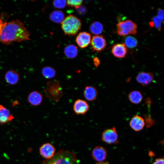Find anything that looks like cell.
<instances>
[{
	"label": "cell",
	"mask_w": 164,
	"mask_h": 164,
	"mask_svg": "<svg viewBox=\"0 0 164 164\" xmlns=\"http://www.w3.org/2000/svg\"><path fill=\"white\" fill-rule=\"evenodd\" d=\"M30 33L24 23L19 20L4 21L0 17V42L9 45L13 42L30 40Z\"/></svg>",
	"instance_id": "1"
},
{
	"label": "cell",
	"mask_w": 164,
	"mask_h": 164,
	"mask_svg": "<svg viewBox=\"0 0 164 164\" xmlns=\"http://www.w3.org/2000/svg\"><path fill=\"white\" fill-rule=\"evenodd\" d=\"M61 23V28L64 34L70 36L76 34L81 26V20L72 15L67 16Z\"/></svg>",
	"instance_id": "2"
},
{
	"label": "cell",
	"mask_w": 164,
	"mask_h": 164,
	"mask_svg": "<svg viewBox=\"0 0 164 164\" xmlns=\"http://www.w3.org/2000/svg\"><path fill=\"white\" fill-rule=\"evenodd\" d=\"M74 154L68 151H59L51 159L44 161L42 164H77Z\"/></svg>",
	"instance_id": "3"
},
{
	"label": "cell",
	"mask_w": 164,
	"mask_h": 164,
	"mask_svg": "<svg viewBox=\"0 0 164 164\" xmlns=\"http://www.w3.org/2000/svg\"><path fill=\"white\" fill-rule=\"evenodd\" d=\"M43 91L46 97L56 102L59 101L63 95L62 87L56 79L48 81Z\"/></svg>",
	"instance_id": "4"
},
{
	"label": "cell",
	"mask_w": 164,
	"mask_h": 164,
	"mask_svg": "<svg viewBox=\"0 0 164 164\" xmlns=\"http://www.w3.org/2000/svg\"><path fill=\"white\" fill-rule=\"evenodd\" d=\"M117 32L121 36L136 34L137 26L134 22L127 20L119 22L117 25Z\"/></svg>",
	"instance_id": "5"
},
{
	"label": "cell",
	"mask_w": 164,
	"mask_h": 164,
	"mask_svg": "<svg viewBox=\"0 0 164 164\" xmlns=\"http://www.w3.org/2000/svg\"><path fill=\"white\" fill-rule=\"evenodd\" d=\"M103 141L108 144H116L118 142V135L116 128L113 127L105 130L102 135Z\"/></svg>",
	"instance_id": "6"
},
{
	"label": "cell",
	"mask_w": 164,
	"mask_h": 164,
	"mask_svg": "<svg viewBox=\"0 0 164 164\" xmlns=\"http://www.w3.org/2000/svg\"><path fill=\"white\" fill-rule=\"evenodd\" d=\"M91 41L92 50L97 53L103 50L106 46V40L102 36H93Z\"/></svg>",
	"instance_id": "7"
},
{
	"label": "cell",
	"mask_w": 164,
	"mask_h": 164,
	"mask_svg": "<svg viewBox=\"0 0 164 164\" xmlns=\"http://www.w3.org/2000/svg\"><path fill=\"white\" fill-rule=\"evenodd\" d=\"M91 34L86 32H80L77 35L76 39L77 45L81 48L87 47L91 41Z\"/></svg>",
	"instance_id": "8"
},
{
	"label": "cell",
	"mask_w": 164,
	"mask_h": 164,
	"mask_svg": "<svg viewBox=\"0 0 164 164\" xmlns=\"http://www.w3.org/2000/svg\"><path fill=\"white\" fill-rule=\"evenodd\" d=\"M89 106L88 103L85 100L78 99L74 102L73 109L77 115L84 114L88 111Z\"/></svg>",
	"instance_id": "9"
},
{
	"label": "cell",
	"mask_w": 164,
	"mask_h": 164,
	"mask_svg": "<svg viewBox=\"0 0 164 164\" xmlns=\"http://www.w3.org/2000/svg\"><path fill=\"white\" fill-rule=\"evenodd\" d=\"M55 148L50 143L44 144L39 148L40 154L43 157L47 159L52 158L55 155Z\"/></svg>",
	"instance_id": "10"
},
{
	"label": "cell",
	"mask_w": 164,
	"mask_h": 164,
	"mask_svg": "<svg viewBox=\"0 0 164 164\" xmlns=\"http://www.w3.org/2000/svg\"><path fill=\"white\" fill-rule=\"evenodd\" d=\"M154 78V75L152 73L141 72L137 75L136 79L142 86H145L152 83Z\"/></svg>",
	"instance_id": "11"
},
{
	"label": "cell",
	"mask_w": 164,
	"mask_h": 164,
	"mask_svg": "<svg viewBox=\"0 0 164 164\" xmlns=\"http://www.w3.org/2000/svg\"><path fill=\"white\" fill-rule=\"evenodd\" d=\"M14 116L9 109L3 105H0V124H4L11 121Z\"/></svg>",
	"instance_id": "12"
},
{
	"label": "cell",
	"mask_w": 164,
	"mask_h": 164,
	"mask_svg": "<svg viewBox=\"0 0 164 164\" xmlns=\"http://www.w3.org/2000/svg\"><path fill=\"white\" fill-rule=\"evenodd\" d=\"M131 127L135 131H139L142 130L145 125L144 119L138 115H135L133 117L129 123Z\"/></svg>",
	"instance_id": "13"
},
{
	"label": "cell",
	"mask_w": 164,
	"mask_h": 164,
	"mask_svg": "<svg viewBox=\"0 0 164 164\" xmlns=\"http://www.w3.org/2000/svg\"><path fill=\"white\" fill-rule=\"evenodd\" d=\"M111 52L115 57L125 58L127 53V49L124 43H118L114 45L111 49Z\"/></svg>",
	"instance_id": "14"
},
{
	"label": "cell",
	"mask_w": 164,
	"mask_h": 164,
	"mask_svg": "<svg viewBox=\"0 0 164 164\" xmlns=\"http://www.w3.org/2000/svg\"><path fill=\"white\" fill-rule=\"evenodd\" d=\"M92 156L96 161L99 162H103L106 159L107 152L106 149L101 146L96 147L92 152Z\"/></svg>",
	"instance_id": "15"
},
{
	"label": "cell",
	"mask_w": 164,
	"mask_h": 164,
	"mask_svg": "<svg viewBox=\"0 0 164 164\" xmlns=\"http://www.w3.org/2000/svg\"><path fill=\"white\" fill-rule=\"evenodd\" d=\"M43 97L41 94L38 91H33L29 94L27 100L29 103L33 106H38L42 102Z\"/></svg>",
	"instance_id": "16"
},
{
	"label": "cell",
	"mask_w": 164,
	"mask_h": 164,
	"mask_svg": "<svg viewBox=\"0 0 164 164\" xmlns=\"http://www.w3.org/2000/svg\"><path fill=\"white\" fill-rule=\"evenodd\" d=\"M4 77L5 81L8 84L11 85H15L18 82L20 76L16 71L10 70L5 73Z\"/></svg>",
	"instance_id": "17"
},
{
	"label": "cell",
	"mask_w": 164,
	"mask_h": 164,
	"mask_svg": "<svg viewBox=\"0 0 164 164\" xmlns=\"http://www.w3.org/2000/svg\"><path fill=\"white\" fill-rule=\"evenodd\" d=\"M97 95V92L94 87L88 86L85 87L84 91V95L88 101H94L96 99Z\"/></svg>",
	"instance_id": "18"
},
{
	"label": "cell",
	"mask_w": 164,
	"mask_h": 164,
	"mask_svg": "<svg viewBox=\"0 0 164 164\" xmlns=\"http://www.w3.org/2000/svg\"><path fill=\"white\" fill-rule=\"evenodd\" d=\"M128 98L130 101L135 104L140 103L143 99L142 93L139 91L135 90L130 92L128 95Z\"/></svg>",
	"instance_id": "19"
},
{
	"label": "cell",
	"mask_w": 164,
	"mask_h": 164,
	"mask_svg": "<svg viewBox=\"0 0 164 164\" xmlns=\"http://www.w3.org/2000/svg\"><path fill=\"white\" fill-rule=\"evenodd\" d=\"M77 47L73 44H69L64 49V53L65 56L69 58H75L78 54Z\"/></svg>",
	"instance_id": "20"
},
{
	"label": "cell",
	"mask_w": 164,
	"mask_h": 164,
	"mask_svg": "<svg viewBox=\"0 0 164 164\" xmlns=\"http://www.w3.org/2000/svg\"><path fill=\"white\" fill-rule=\"evenodd\" d=\"M49 17L52 22L58 23H61L64 19L63 13L58 10L53 11L50 13Z\"/></svg>",
	"instance_id": "21"
},
{
	"label": "cell",
	"mask_w": 164,
	"mask_h": 164,
	"mask_svg": "<svg viewBox=\"0 0 164 164\" xmlns=\"http://www.w3.org/2000/svg\"><path fill=\"white\" fill-rule=\"evenodd\" d=\"M90 30L92 34L95 36L98 35L103 32V26L102 24L100 22H94L91 25Z\"/></svg>",
	"instance_id": "22"
},
{
	"label": "cell",
	"mask_w": 164,
	"mask_h": 164,
	"mask_svg": "<svg viewBox=\"0 0 164 164\" xmlns=\"http://www.w3.org/2000/svg\"><path fill=\"white\" fill-rule=\"evenodd\" d=\"M41 73L43 76L47 79H51L53 78L56 74L54 69L50 66L43 67L42 69Z\"/></svg>",
	"instance_id": "23"
},
{
	"label": "cell",
	"mask_w": 164,
	"mask_h": 164,
	"mask_svg": "<svg viewBox=\"0 0 164 164\" xmlns=\"http://www.w3.org/2000/svg\"><path fill=\"white\" fill-rule=\"evenodd\" d=\"M125 41V46L130 49L135 48L138 44L137 39L134 37L131 36L126 37Z\"/></svg>",
	"instance_id": "24"
},
{
	"label": "cell",
	"mask_w": 164,
	"mask_h": 164,
	"mask_svg": "<svg viewBox=\"0 0 164 164\" xmlns=\"http://www.w3.org/2000/svg\"><path fill=\"white\" fill-rule=\"evenodd\" d=\"M152 22L150 24L152 26H154L159 31L161 30V23L162 22L156 16L153 17L152 18Z\"/></svg>",
	"instance_id": "25"
},
{
	"label": "cell",
	"mask_w": 164,
	"mask_h": 164,
	"mask_svg": "<svg viewBox=\"0 0 164 164\" xmlns=\"http://www.w3.org/2000/svg\"><path fill=\"white\" fill-rule=\"evenodd\" d=\"M66 0H54L53 2L54 6L58 9H63L65 7L66 4Z\"/></svg>",
	"instance_id": "26"
},
{
	"label": "cell",
	"mask_w": 164,
	"mask_h": 164,
	"mask_svg": "<svg viewBox=\"0 0 164 164\" xmlns=\"http://www.w3.org/2000/svg\"><path fill=\"white\" fill-rule=\"evenodd\" d=\"M83 0H67V3L69 7H74L77 8L80 6Z\"/></svg>",
	"instance_id": "27"
},
{
	"label": "cell",
	"mask_w": 164,
	"mask_h": 164,
	"mask_svg": "<svg viewBox=\"0 0 164 164\" xmlns=\"http://www.w3.org/2000/svg\"><path fill=\"white\" fill-rule=\"evenodd\" d=\"M156 16L158 19L162 22L164 19L163 10L161 9H159L158 11V15Z\"/></svg>",
	"instance_id": "28"
},
{
	"label": "cell",
	"mask_w": 164,
	"mask_h": 164,
	"mask_svg": "<svg viewBox=\"0 0 164 164\" xmlns=\"http://www.w3.org/2000/svg\"><path fill=\"white\" fill-rule=\"evenodd\" d=\"M76 9L78 12L81 15H83L85 14L86 11L85 7L83 6H80L76 8Z\"/></svg>",
	"instance_id": "29"
},
{
	"label": "cell",
	"mask_w": 164,
	"mask_h": 164,
	"mask_svg": "<svg viewBox=\"0 0 164 164\" xmlns=\"http://www.w3.org/2000/svg\"><path fill=\"white\" fill-rule=\"evenodd\" d=\"M146 122L147 126L152 125L154 122V121L150 116H149L146 118Z\"/></svg>",
	"instance_id": "30"
},
{
	"label": "cell",
	"mask_w": 164,
	"mask_h": 164,
	"mask_svg": "<svg viewBox=\"0 0 164 164\" xmlns=\"http://www.w3.org/2000/svg\"><path fill=\"white\" fill-rule=\"evenodd\" d=\"M152 164H164L163 158H159L156 159Z\"/></svg>",
	"instance_id": "31"
},
{
	"label": "cell",
	"mask_w": 164,
	"mask_h": 164,
	"mask_svg": "<svg viewBox=\"0 0 164 164\" xmlns=\"http://www.w3.org/2000/svg\"><path fill=\"white\" fill-rule=\"evenodd\" d=\"M94 64L95 67H97L100 64V61L98 58L97 57H95L93 59Z\"/></svg>",
	"instance_id": "32"
},
{
	"label": "cell",
	"mask_w": 164,
	"mask_h": 164,
	"mask_svg": "<svg viewBox=\"0 0 164 164\" xmlns=\"http://www.w3.org/2000/svg\"><path fill=\"white\" fill-rule=\"evenodd\" d=\"M96 164H109L108 162H99L97 163Z\"/></svg>",
	"instance_id": "33"
}]
</instances>
